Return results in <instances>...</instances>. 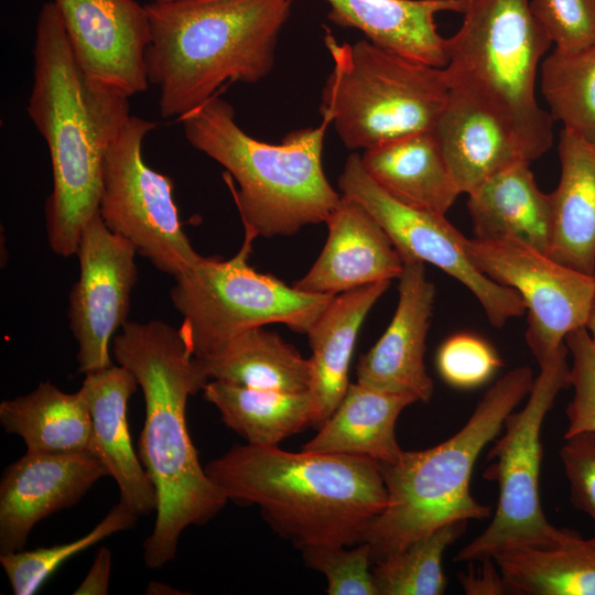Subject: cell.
Instances as JSON below:
<instances>
[{
    "mask_svg": "<svg viewBox=\"0 0 595 595\" xmlns=\"http://www.w3.org/2000/svg\"><path fill=\"white\" fill-rule=\"evenodd\" d=\"M111 351L133 374L144 398L139 457L156 489L158 507L143 560L160 569L174 559L188 526L208 522L228 501L201 465L186 423L188 398L210 378L180 329L162 321L127 322Z\"/></svg>",
    "mask_w": 595,
    "mask_h": 595,
    "instance_id": "cell-1",
    "label": "cell"
},
{
    "mask_svg": "<svg viewBox=\"0 0 595 595\" xmlns=\"http://www.w3.org/2000/svg\"><path fill=\"white\" fill-rule=\"evenodd\" d=\"M28 115L45 140L53 190L45 204L48 246L76 255L99 212L106 152L130 118L129 97L86 76L53 1L37 15Z\"/></svg>",
    "mask_w": 595,
    "mask_h": 595,
    "instance_id": "cell-2",
    "label": "cell"
},
{
    "mask_svg": "<svg viewBox=\"0 0 595 595\" xmlns=\"http://www.w3.org/2000/svg\"><path fill=\"white\" fill-rule=\"evenodd\" d=\"M226 499L258 506L300 549L354 547L387 505L379 463L363 456L235 445L205 466Z\"/></svg>",
    "mask_w": 595,
    "mask_h": 595,
    "instance_id": "cell-3",
    "label": "cell"
},
{
    "mask_svg": "<svg viewBox=\"0 0 595 595\" xmlns=\"http://www.w3.org/2000/svg\"><path fill=\"white\" fill-rule=\"evenodd\" d=\"M294 0L150 2L149 83L160 113L181 118L232 82L255 84L274 64L279 34Z\"/></svg>",
    "mask_w": 595,
    "mask_h": 595,
    "instance_id": "cell-4",
    "label": "cell"
},
{
    "mask_svg": "<svg viewBox=\"0 0 595 595\" xmlns=\"http://www.w3.org/2000/svg\"><path fill=\"white\" fill-rule=\"evenodd\" d=\"M177 120L188 143L226 169L245 232L255 238L292 236L325 223L342 199L322 164L327 117L318 127L291 131L281 144L247 134L219 95Z\"/></svg>",
    "mask_w": 595,
    "mask_h": 595,
    "instance_id": "cell-5",
    "label": "cell"
},
{
    "mask_svg": "<svg viewBox=\"0 0 595 595\" xmlns=\"http://www.w3.org/2000/svg\"><path fill=\"white\" fill-rule=\"evenodd\" d=\"M533 380L528 366L508 371L450 439L426 450L402 451L394 462L379 464L387 505L364 540L374 563L447 523L491 516L490 508L472 496L473 468L484 447L500 434L508 414L530 392Z\"/></svg>",
    "mask_w": 595,
    "mask_h": 595,
    "instance_id": "cell-6",
    "label": "cell"
},
{
    "mask_svg": "<svg viewBox=\"0 0 595 595\" xmlns=\"http://www.w3.org/2000/svg\"><path fill=\"white\" fill-rule=\"evenodd\" d=\"M461 28L445 37L450 86L477 95L509 123L531 162L553 143V119L537 101L541 60L552 45L530 0H467Z\"/></svg>",
    "mask_w": 595,
    "mask_h": 595,
    "instance_id": "cell-7",
    "label": "cell"
},
{
    "mask_svg": "<svg viewBox=\"0 0 595 595\" xmlns=\"http://www.w3.org/2000/svg\"><path fill=\"white\" fill-rule=\"evenodd\" d=\"M333 69L321 113L350 150L432 131L448 97L444 68L410 60L367 39L339 44L327 30Z\"/></svg>",
    "mask_w": 595,
    "mask_h": 595,
    "instance_id": "cell-8",
    "label": "cell"
},
{
    "mask_svg": "<svg viewBox=\"0 0 595 595\" xmlns=\"http://www.w3.org/2000/svg\"><path fill=\"white\" fill-rule=\"evenodd\" d=\"M255 237L245 232L228 260L202 257L175 277L174 307L183 316L180 332L196 357L218 349L236 335L272 323L306 334L335 295L303 292L248 264Z\"/></svg>",
    "mask_w": 595,
    "mask_h": 595,
    "instance_id": "cell-9",
    "label": "cell"
},
{
    "mask_svg": "<svg viewBox=\"0 0 595 595\" xmlns=\"http://www.w3.org/2000/svg\"><path fill=\"white\" fill-rule=\"evenodd\" d=\"M567 347L540 365L528 401L508 414L504 432L490 448L483 477L498 484L496 511L487 528L461 549L456 562L495 559L520 548L554 545L576 534L552 526L541 507L539 477L541 429L559 392L570 386Z\"/></svg>",
    "mask_w": 595,
    "mask_h": 595,
    "instance_id": "cell-10",
    "label": "cell"
},
{
    "mask_svg": "<svg viewBox=\"0 0 595 595\" xmlns=\"http://www.w3.org/2000/svg\"><path fill=\"white\" fill-rule=\"evenodd\" d=\"M155 127L130 116L108 148L99 214L112 232L130 241L159 271L175 278L202 256L183 229L173 181L143 160V140Z\"/></svg>",
    "mask_w": 595,
    "mask_h": 595,
    "instance_id": "cell-11",
    "label": "cell"
},
{
    "mask_svg": "<svg viewBox=\"0 0 595 595\" xmlns=\"http://www.w3.org/2000/svg\"><path fill=\"white\" fill-rule=\"evenodd\" d=\"M340 194L361 205L381 226L403 263L429 262L463 283L479 301L490 324L504 326L524 314L526 305L511 288L480 272L468 258L466 239L445 215L407 205L365 170L360 155L350 154L338 177Z\"/></svg>",
    "mask_w": 595,
    "mask_h": 595,
    "instance_id": "cell-12",
    "label": "cell"
},
{
    "mask_svg": "<svg viewBox=\"0 0 595 595\" xmlns=\"http://www.w3.org/2000/svg\"><path fill=\"white\" fill-rule=\"evenodd\" d=\"M473 264L496 283L513 289L528 311L526 340L539 365L585 327L595 299V275L576 271L511 239H466Z\"/></svg>",
    "mask_w": 595,
    "mask_h": 595,
    "instance_id": "cell-13",
    "label": "cell"
},
{
    "mask_svg": "<svg viewBox=\"0 0 595 595\" xmlns=\"http://www.w3.org/2000/svg\"><path fill=\"white\" fill-rule=\"evenodd\" d=\"M137 250L112 232L99 212L85 226L76 255L79 278L69 293V327L78 343V372L87 375L112 364L115 334L127 323L138 280Z\"/></svg>",
    "mask_w": 595,
    "mask_h": 595,
    "instance_id": "cell-14",
    "label": "cell"
},
{
    "mask_svg": "<svg viewBox=\"0 0 595 595\" xmlns=\"http://www.w3.org/2000/svg\"><path fill=\"white\" fill-rule=\"evenodd\" d=\"M72 51L91 80L128 97L147 90L148 6L136 0H52Z\"/></svg>",
    "mask_w": 595,
    "mask_h": 595,
    "instance_id": "cell-15",
    "label": "cell"
},
{
    "mask_svg": "<svg viewBox=\"0 0 595 595\" xmlns=\"http://www.w3.org/2000/svg\"><path fill=\"white\" fill-rule=\"evenodd\" d=\"M109 476L90 452H31L11 463L0 480V555L24 550L33 528L76 505Z\"/></svg>",
    "mask_w": 595,
    "mask_h": 595,
    "instance_id": "cell-16",
    "label": "cell"
},
{
    "mask_svg": "<svg viewBox=\"0 0 595 595\" xmlns=\"http://www.w3.org/2000/svg\"><path fill=\"white\" fill-rule=\"evenodd\" d=\"M399 280L394 315L375 346L360 356L357 382L428 402L434 385L425 369L424 354L435 286L426 279L421 261L404 262Z\"/></svg>",
    "mask_w": 595,
    "mask_h": 595,
    "instance_id": "cell-17",
    "label": "cell"
},
{
    "mask_svg": "<svg viewBox=\"0 0 595 595\" xmlns=\"http://www.w3.org/2000/svg\"><path fill=\"white\" fill-rule=\"evenodd\" d=\"M325 246L307 273L294 282L300 291L337 295L400 277L403 261L377 220L358 203L342 195L325 220Z\"/></svg>",
    "mask_w": 595,
    "mask_h": 595,
    "instance_id": "cell-18",
    "label": "cell"
},
{
    "mask_svg": "<svg viewBox=\"0 0 595 595\" xmlns=\"http://www.w3.org/2000/svg\"><path fill=\"white\" fill-rule=\"evenodd\" d=\"M432 132L461 194L470 193L513 164L529 161L506 119L462 87L450 86Z\"/></svg>",
    "mask_w": 595,
    "mask_h": 595,
    "instance_id": "cell-19",
    "label": "cell"
},
{
    "mask_svg": "<svg viewBox=\"0 0 595 595\" xmlns=\"http://www.w3.org/2000/svg\"><path fill=\"white\" fill-rule=\"evenodd\" d=\"M139 387L121 365L85 375L80 387L91 418L89 452L106 466L118 485L119 501L138 516L156 511L158 494L137 455L129 431L128 403Z\"/></svg>",
    "mask_w": 595,
    "mask_h": 595,
    "instance_id": "cell-20",
    "label": "cell"
},
{
    "mask_svg": "<svg viewBox=\"0 0 595 595\" xmlns=\"http://www.w3.org/2000/svg\"><path fill=\"white\" fill-rule=\"evenodd\" d=\"M336 25L361 31L371 43L431 66L447 64L440 12L464 13L467 0H325Z\"/></svg>",
    "mask_w": 595,
    "mask_h": 595,
    "instance_id": "cell-21",
    "label": "cell"
},
{
    "mask_svg": "<svg viewBox=\"0 0 595 595\" xmlns=\"http://www.w3.org/2000/svg\"><path fill=\"white\" fill-rule=\"evenodd\" d=\"M529 161L490 176L468 193L476 239H511L549 256L552 242L550 194L543 193Z\"/></svg>",
    "mask_w": 595,
    "mask_h": 595,
    "instance_id": "cell-22",
    "label": "cell"
},
{
    "mask_svg": "<svg viewBox=\"0 0 595 595\" xmlns=\"http://www.w3.org/2000/svg\"><path fill=\"white\" fill-rule=\"evenodd\" d=\"M389 285L390 281H380L335 295L306 333L312 349L310 393L316 428L326 422L344 398L359 328Z\"/></svg>",
    "mask_w": 595,
    "mask_h": 595,
    "instance_id": "cell-23",
    "label": "cell"
},
{
    "mask_svg": "<svg viewBox=\"0 0 595 595\" xmlns=\"http://www.w3.org/2000/svg\"><path fill=\"white\" fill-rule=\"evenodd\" d=\"M561 175L550 193L552 242L549 257L595 275V144L562 129Z\"/></svg>",
    "mask_w": 595,
    "mask_h": 595,
    "instance_id": "cell-24",
    "label": "cell"
},
{
    "mask_svg": "<svg viewBox=\"0 0 595 595\" xmlns=\"http://www.w3.org/2000/svg\"><path fill=\"white\" fill-rule=\"evenodd\" d=\"M360 159L375 182L407 205L445 215L461 194L432 131L380 143Z\"/></svg>",
    "mask_w": 595,
    "mask_h": 595,
    "instance_id": "cell-25",
    "label": "cell"
},
{
    "mask_svg": "<svg viewBox=\"0 0 595 595\" xmlns=\"http://www.w3.org/2000/svg\"><path fill=\"white\" fill-rule=\"evenodd\" d=\"M414 402L409 396L349 383L333 414L302 450L394 462L403 451L396 437L397 420Z\"/></svg>",
    "mask_w": 595,
    "mask_h": 595,
    "instance_id": "cell-26",
    "label": "cell"
},
{
    "mask_svg": "<svg viewBox=\"0 0 595 595\" xmlns=\"http://www.w3.org/2000/svg\"><path fill=\"white\" fill-rule=\"evenodd\" d=\"M0 424L20 436L26 451L89 452L91 418L82 389L67 393L50 381L30 393L0 403Z\"/></svg>",
    "mask_w": 595,
    "mask_h": 595,
    "instance_id": "cell-27",
    "label": "cell"
},
{
    "mask_svg": "<svg viewBox=\"0 0 595 595\" xmlns=\"http://www.w3.org/2000/svg\"><path fill=\"white\" fill-rule=\"evenodd\" d=\"M199 359L214 380L255 389L310 391V359L262 326L236 335Z\"/></svg>",
    "mask_w": 595,
    "mask_h": 595,
    "instance_id": "cell-28",
    "label": "cell"
},
{
    "mask_svg": "<svg viewBox=\"0 0 595 595\" xmlns=\"http://www.w3.org/2000/svg\"><path fill=\"white\" fill-rule=\"evenodd\" d=\"M204 398L219 411L225 425L256 446H278L316 422L310 391L255 389L209 380Z\"/></svg>",
    "mask_w": 595,
    "mask_h": 595,
    "instance_id": "cell-29",
    "label": "cell"
},
{
    "mask_svg": "<svg viewBox=\"0 0 595 595\" xmlns=\"http://www.w3.org/2000/svg\"><path fill=\"white\" fill-rule=\"evenodd\" d=\"M506 594L595 595V537L513 549L494 559Z\"/></svg>",
    "mask_w": 595,
    "mask_h": 595,
    "instance_id": "cell-30",
    "label": "cell"
},
{
    "mask_svg": "<svg viewBox=\"0 0 595 595\" xmlns=\"http://www.w3.org/2000/svg\"><path fill=\"white\" fill-rule=\"evenodd\" d=\"M540 73L541 93L552 119L595 144V44L576 52L554 48Z\"/></svg>",
    "mask_w": 595,
    "mask_h": 595,
    "instance_id": "cell-31",
    "label": "cell"
},
{
    "mask_svg": "<svg viewBox=\"0 0 595 595\" xmlns=\"http://www.w3.org/2000/svg\"><path fill=\"white\" fill-rule=\"evenodd\" d=\"M468 521L447 523L375 562L378 595H440L446 587L445 550L466 531Z\"/></svg>",
    "mask_w": 595,
    "mask_h": 595,
    "instance_id": "cell-32",
    "label": "cell"
},
{
    "mask_svg": "<svg viewBox=\"0 0 595 595\" xmlns=\"http://www.w3.org/2000/svg\"><path fill=\"white\" fill-rule=\"evenodd\" d=\"M138 518L136 512L119 501L98 524L76 540L0 555L13 594H34L68 559L117 532L133 528Z\"/></svg>",
    "mask_w": 595,
    "mask_h": 595,
    "instance_id": "cell-33",
    "label": "cell"
},
{
    "mask_svg": "<svg viewBox=\"0 0 595 595\" xmlns=\"http://www.w3.org/2000/svg\"><path fill=\"white\" fill-rule=\"evenodd\" d=\"M305 564L327 581L329 595H378L372 569L371 549L361 542L344 545H312L301 549Z\"/></svg>",
    "mask_w": 595,
    "mask_h": 595,
    "instance_id": "cell-34",
    "label": "cell"
},
{
    "mask_svg": "<svg viewBox=\"0 0 595 595\" xmlns=\"http://www.w3.org/2000/svg\"><path fill=\"white\" fill-rule=\"evenodd\" d=\"M500 365L495 349L486 340L468 333L450 336L436 354V367L443 380L461 389L483 385Z\"/></svg>",
    "mask_w": 595,
    "mask_h": 595,
    "instance_id": "cell-35",
    "label": "cell"
},
{
    "mask_svg": "<svg viewBox=\"0 0 595 595\" xmlns=\"http://www.w3.org/2000/svg\"><path fill=\"white\" fill-rule=\"evenodd\" d=\"M530 7L554 48L576 52L595 44V0H531Z\"/></svg>",
    "mask_w": 595,
    "mask_h": 595,
    "instance_id": "cell-36",
    "label": "cell"
},
{
    "mask_svg": "<svg viewBox=\"0 0 595 595\" xmlns=\"http://www.w3.org/2000/svg\"><path fill=\"white\" fill-rule=\"evenodd\" d=\"M572 355L570 386L574 396L566 409L569 425L564 437L595 432V346L586 327L572 331L565 337Z\"/></svg>",
    "mask_w": 595,
    "mask_h": 595,
    "instance_id": "cell-37",
    "label": "cell"
},
{
    "mask_svg": "<svg viewBox=\"0 0 595 595\" xmlns=\"http://www.w3.org/2000/svg\"><path fill=\"white\" fill-rule=\"evenodd\" d=\"M560 450L572 505L595 523V432L564 437Z\"/></svg>",
    "mask_w": 595,
    "mask_h": 595,
    "instance_id": "cell-38",
    "label": "cell"
},
{
    "mask_svg": "<svg viewBox=\"0 0 595 595\" xmlns=\"http://www.w3.org/2000/svg\"><path fill=\"white\" fill-rule=\"evenodd\" d=\"M468 567L458 573V581L468 595L506 594L504 580L494 559L467 562Z\"/></svg>",
    "mask_w": 595,
    "mask_h": 595,
    "instance_id": "cell-39",
    "label": "cell"
},
{
    "mask_svg": "<svg viewBox=\"0 0 595 595\" xmlns=\"http://www.w3.org/2000/svg\"><path fill=\"white\" fill-rule=\"evenodd\" d=\"M111 572V551L100 547L93 560L87 575L74 591L75 595H106L109 591Z\"/></svg>",
    "mask_w": 595,
    "mask_h": 595,
    "instance_id": "cell-40",
    "label": "cell"
},
{
    "mask_svg": "<svg viewBox=\"0 0 595 595\" xmlns=\"http://www.w3.org/2000/svg\"><path fill=\"white\" fill-rule=\"evenodd\" d=\"M166 591H170L172 594L174 593L171 586L159 582H153L149 584L147 593L150 592L149 594H170Z\"/></svg>",
    "mask_w": 595,
    "mask_h": 595,
    "instance_id": "cell-41",
    "label": "cell"
},
{
    "mask_svg": "<svg viewBox=\"0 0 595 595\" xmlns=\"http://www.w3.org/2000/svg\"><path fill=\"white\" fill-rule=\"evenodd\" d=\"M586 329L591 336V339L595 346V299H594V302H593V305H592V309H591V312H589V315H588V320H587V323H586Z\"/></svg>",
    "mask_w": 595,
    "mask_h": 595,
    "instance_id": "cell-42",
    "label": "cell"
},
{
    "mask_svg": "<svg viewBox=\"0 0 595 595\" xmlns=\"http://www.w3.org/2000/svg\"><path fill=\"white\" fill-rule=\"evenodd\" d=\"M172 1H178V0H151V2H172Z\"/></svg>",
    "mask_w": 595,
    "mask_h": 595,
    "instance_id": "cell-43",
    "label": "cell"
}]
</instances>
